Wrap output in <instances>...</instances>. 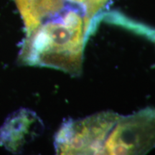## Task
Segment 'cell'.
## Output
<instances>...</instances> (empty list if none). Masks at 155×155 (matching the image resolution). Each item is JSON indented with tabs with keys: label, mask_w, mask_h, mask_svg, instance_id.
<instances>
[{
	"label": "cell",
	"mask_w": 155,
	"mask_h": 155,
	"mask_svg": "<svg viewBox=\"0 0 155 155\" xmlns=\"http://www.w3.org/2000/svg\"><path fill=\"white\" fill-rule=\"evenodd\" d=\"M86 42L83 12L64 7L25 37L18 61L25 65L50 68L78 76Z\"/></svg>",
	"instance_id": "1"
},
{
	"label": "cell",
	"mask_w": 155,
	"mask_h": 155,
	"mask_svg": "<svg viewBox=\"0 0 155 155\" xmlns=\"http://www.w3.org/2000/svg\"><path fill=\"white\" fill-rule=\"evenodd\" d=\"M119 114L103 111L81 119H68L56 133L58 154H102L104 144Z\"/></svg>",
	"instance_id": "2"
},
{
	"label": "cell",
	"mask_w": 155,
	"mask_h": 155,
	"mask_svg": "<svg viewBox=\"0 0 155 155\" xmlns=\"http://www.w3.org/2000/svg\"><path fill=\"white\" fill-rule=\"evenodd\" d=\"M155 148V108L120 116L108 134L102 154H145Z\"/></svg>",
	"instance_id": "3"
},
{
	"label": "cell",
	"mask_w": 155,
	"mask_h": 155,
	"mask_svg": "<svg viewBox=\"0 0 155 155\" xmlns=\"http://www.w3.org/2000/svg\"><path fill=\"white\" fill-rule=\"evenodd\" d=\"M43 130V124L35 112L20 108L10 114L0 127V146L19 153Z\"/></svg>",
	"instance_id": "4"
},
{
	"label": "cell",
	"mask_w": 155,
	"mask_h": 155,
	"mask_svg": "<svg viewBox=\"0 0 155 155\" xmlns=\"http://www.w3.org/2000/svg\"><path fill=\"white\" fill-rule=\"evenodd\" d=\"M65 0H15L24 23L25 37L33 32L42 23L61 12Z\"/></svg>",
	"instance_id": "5"
},
{
	"label": "cell",
	"mask_w": 155,
	"mask_h": 155,
	"mask_svg": "<svg viewBox=\"0 0 155 155\" xmlns=\"http://www.w3.org/2000/svg\"><path fill=\"white\" fill-rule=\"evenodd\" d=\"M109 0H86L83 5V19L86 39L88 40V32L91 24L97 15L102 10Z\"/></svg>",
	"instance_id": "6"
},
{
	"label": "cell",
	"mask_w": 155,
	"mask_h": 155,
	"mask_svg": "<svg viewBox=\"0 0 155 155\" xmlns=\"http://www.w3.org/2000/svg\"><path fill=\"white\" fill-rule=\"evenodd\" d=\"M66 1L69 2H71L73 4H76V5H83L84 3L86 2V0H66Z\"/></svg>",
	"instance_id": "7"
}]
</instances>
